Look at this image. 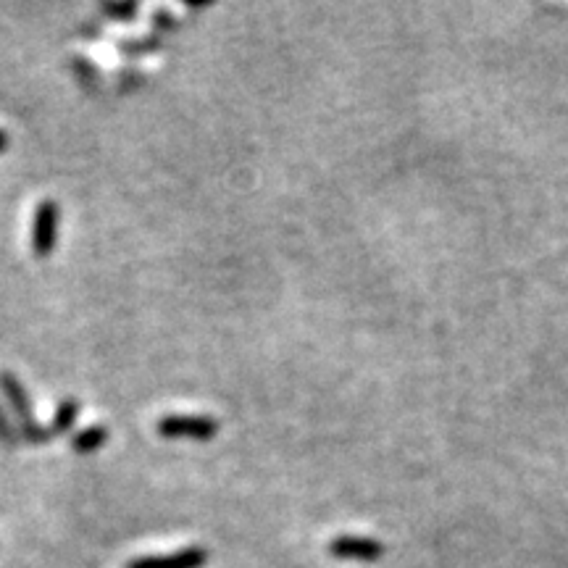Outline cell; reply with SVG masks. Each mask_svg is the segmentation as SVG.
I'll return each mask as SVG.
<instances>
[{
  "mask_svg": "<svg viewBox=\"0 0 568 568\" xmlns=\"http://www.w3.org/2000/svg\"><path fill=\"white\" fill-rule=\"evenodd\" d=\"M0 392H3V398L8 400L16 421H19L22 440L29 442V445H48V442L53 440V434H50V429H45L43 424H37L35 413H32L29 392L24 390L22 379L16 377L14 371H0Z\"/></svg>",
  "mask_w": 568,
  "mask_h": 568,
  "instance_id": "6da1fadb",
  "label": "cell"
},
{
  "mask_svg": "<svg viewBox=\"0 0 568 568\" xmlns=\"http://www.w3.org/2000/svg\"><path fill=\"white\" fill-rule=\"evenodd\" d=\"M161 437H190V440H211L219 434V421L213 416H200V413H171V416H161L156 424Z\"/></svg>",
  "mask_w": 568,
  "mask_h": 568,
  "instance_id": "7a4b0ae2",
  "label": "cell"
},
{
  "mask_svg": "<svg viewBox=\"0 0 568 568\" xmlns=\"http://www.w3.org/2000/svg\"><path fill=\"white\" fill-rule=\"evenodd\" d=\"M58 203L56 200H40L35 208V219H32V253L37 258H48L56 248L58 240Z\"/></svg>",
  "mask_w": 568,
  "mask_h": 568,
  "instance_id": "3957f363",
  "label": "cell"
},
{
  "mask_svg": "<svg viewBox=\"0 0 568 568\" xmlns=\"http://www.w3.org/2000/svg\"><path fill=\"white\" fill-rule=\"evenodd\" d=\"M329 555L342 558V561H379L384 555V545L371 537H358V534H342L329 542Z\"/></svg>",
  "mask_w": 568,
  "mask_h": 568,
  "instance_id": "277c9868",
  "label": "cell"
},
{
  "mask_svg": "<svg viewBox=\"0 0 568 568\" xmlns=\"http://www.w3.org/2000/svg\"><path fill=\"white\" fill-rule=\"evenodd\" d=\"M208 563V550L200 545L182 547L171 555H145L135 558L124 568H203Z\"/></svg>",
  "mask_w": 568,
  "mask_h": 568,
  "instance_id": "5b68a950",
  "label": "cell"
},
{
  "mask_svg": "<svg viewBox=\"0 0 568 568\" xmlns=\"http://www.w3.org/2000/svg\"><path fill=\"white\" fill-rule=\"evenodd\" d=\"M108 440V429L103 424H93L82 429L79 434H74V440H71V450L79 455H87V453H95L106 445Z\"/></svg>",
  "mask_w": 568,
  "mask_h": 568,
  "instance_id": "8992f818",
  "label": "cell"
},
{
  "mask_svg": "<svg viewBox=\"0 0 568 568\" xmlns=\"http://www.w3.org/2000/svg\"><path fill=\"white\" fill-rule=\"evenodd\" d=\"M77 416H79V400L64 398L61 403H58L56 416H53V421H50V426H48L50 434H53V437H58V434H69L74 421H77Z\"/></svg>",
  "mask_w": 568,
  "mask_h": 568,
  "instance_id": "52a82bcc",
  "label": "cell"
},
{
  "mask_svg": "<svg viewBox=\"0 0 568 568\" xmlns=\"http://www.w3.org/2000/svg\"><path fill=\"white\" fill-rule=\"evenodd\" d=\"M116 48L121 53H127V56H142V53H153V50L161 48V37H129V40H119Z\"/></svg>",
  "mask_w": 568,
  "mask_h": 568,
  "instance_id": "ba28073f",
  "label": "cell"
},
{
  "mask_svg": "<svg viewBox=\"0 0 568 568\" xmlns=\"http://www.w3.org/2000/svg\"><path fill=\"white\" fill-rule=\"evenodd\" d=\"M100 11L108 16V19H132L137 14V3L135 0H106V3H100Z\"/></svg>",
  "mask_w": 568,
  "mask_h": 568,
  "instance_id": "9c48e42d",
  "label": "cell"
},
{
  "mask_svg": "<svg viewBox=\"0 0 568 568\" xmlns=\"http://www.w3.org/2000/svg\"><path fill=\"white\" fill-rule=\"evenodd\" d=\"M71 71H74V74L82 79V85H87V87L98 85L100 74H98V69H95V64L90 61V58L71 56Z\"/></svg>",
  "mask_w": 568,
  "mask_h": 568,
  "instance_id": "30bf717a",
  "label": "cell"
},
{
  "mask_svg": "<svg viewBox=\"0 0 568 568\" xmlns=\"http://www.w3.org/2000/svg\"><path fill=\"white\" fill-rule=\"evenodd\" d=\"M0 442H3L6 448H16V445L22 442V434H19V429L14 426V421L8 419L3 408H0Z\"/></svg>",
  "mask_w": 568,
  "mask_h": 568,
  "instance_id": "8fae6325",
  "label": "cell"
},
{
  "mask_svg": "<svg viewBox=\"0 0 568 568\" xmlns=\"http://www.w3.org/2000/svg\"><path fill=\"white\" fill-rule=\"evenodd\" d=\"M153 24H156V29H177L179 27L177 16L169 14L166 8H156V11H153Z\"/></svg>",
  "mask_w": 568,
  "mask_h": 568,
  "instance_id": "7c38bea8",
  "label": "cell"
},
{
  "mask_svg": "<svg viewBox=\"0 0 568 568\" xmlns=\"http://www.w3.org/2000/svg\"><path fill=\"white\" fill-rule=\"evenodd\" d=\"M6 148H8V135L3 132V129H0V153H3Z\"/></svg>",
  "mask_w": 568,
  "mask_h": 568,
  "instance_id": "4fadbf2b",
  "label": "cell"
}]
</instances>
